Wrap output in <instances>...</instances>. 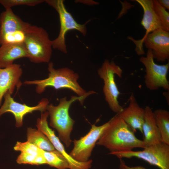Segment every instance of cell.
Returning a JSON list of instances; mask_svg holds the SVG:
<instances>
[{"label": "cell", "mask_w": 169, "mask_h": 169, "mask_svg": "<svg viewBox=\"0 0 169 169\" xmlns=\"http://www.w3.org/2000/svg\"><path fill=\"white\" fill-rule=\"evenodd\" d=\"M109 121L96 145L104 147L110 153L129 151L146 146L117 114Z\"/></svg>", "instance_id": "cell-1"}, {"label": "cell", "mask_w": 169, "mask_h": 169, "mask_svg": "<svg viewBox=\"0 0 169 169\" xmlns=\"http://www.w3.org/2000/svg\"><path fill=\"white\" fill-rule=\"evenodd\" d=\"M96 93L93 90L90 91L82 96H72L69 100L65 97L60 100L58 105L55 106L51 104L47 106L46 110L50 116V125L56 130L59 138L64 142L66 147L70 146L72 141L70 134L75 122L69 113L71 105L77 100L83 105L85 99L88 96Z\"/></svg>", "instance_id": "cell-2"}, {"label": "cell", "mask_w": 169, "mask_h": 169, "mask_svg": "<svg viewBox=\"0 0 169 169\" xmlns=\"http://www.w3.org/2000/svg\"><path fill=\"white\" fill-rule=\"evenodd\" d=\"M48 69L49 72L48 77L41 80H25L26 85H36L37 93L41 94L48 87H52L56 90L66 88L73 91L78 96H82L87 94L78 82L79 75L73 70L68 67L56 69L53 63L49 62Z\"/></svg>", "instance_id": "cell-3"}, {"label": "cell", "mask_w": 169, "mask_h": 169, "mask_svg": "<svg viewBox=\"0 0 169 169\" xmlns=\"http://www.w3.org/2000/svg\"><path fill=\"white\" fill-rule=\"evenodd\" d=\"M25 33L24 44L30 61L35 63H49L53 47L47 32L41 27L30 24Z\"/></svg>", "instance_id": "cell-4"}, {"label": "cell", "mask_w": 169, "mask_h": 169, "mask_svg": "<svg viewBox=\"0 0 169 169\" xmlns=\"http://www.w3.org/2000/svg\"><path fill=\"white\" fill-rule=\"evenodd\" d=\"M122 73L121 69L113 61L106 59L97 70L98 75L104 82L103 91L105 100L111 110L116 114L120 112L123 108L118 100L120 92L115 83V75L121 78Z\"/></svg>", "instance_id": "cell-5"}, {"label": "cell", "mask_w": 169, "mask_h": 169, "mask_svg": "<svg viewBox=\"0 0 169 169\" xmlns=\"http://www.w3.org/2000/svg\"><path fill=\"white\" fill-rule=\"evenodd\" d=\"M45 2L53 7L58 13L60 23V29L58 36L52 40V47L65 54L67 53L65 41V35L71 30H76L84 36L87 30L86 23H78L70 13L67 10L63 0H46Z\"/></svg>", "instance_id": "cell-6"}, {"label": "cell", "mask_w": 169, "mask_h": 169, "mask_svg": "<svg viewBox=\"0 0 169 169\" xmlns=\"http://www.w3.org/2000/svg\"><path fill=\"white\" fill-rule=\"evenodd\" d=\"M142 151L110 152L120 159L136 157L160 169H169V145L162 142L147 146Z\"/></svg>", "instance_id": "cell-7"}, {"label": "cell", "mask_w": 169, "mask_h": 169, "mask_svg": "<svg viewBox=\"0 0 169 169\" xmlns=\"http://www.w3.org/2000/svg\"><path fill=\"white\" fill-rule=\"evenodd\" d=\"M140 62L145 68V84L146 87L151 90L160 88L169 91V82L167 76L169 69V62L164 65L155 63L151 49H148L146 57L140 59Z\"/></svg>", "instance_id": "cell-8"}, {"label": "cell", "mask_w": 169, "mask_h": 169, "mask_svg": "<svg viewBox=\"0 0 169 169\" xmlns=\"http://www.w3.org/2000/svg\"><path fill=\"white\" fill-rule=\"evenodd\" d=\"M109 120L100 126L91 125L89 132L78 140L72 141L74 147L69 153L74 159L80 162L88 161L93 148L102 133L109 125Z\"/></svg>", "instance_id": "cell-9"}, {"label": "cell", "mask_w": 169, "mask_h": 169, "mask_svg": "<svg viewBox=\"0 0 169 169\" xmlns=\"http://www.w3.org/2000/svg\"><path fill=\"white\" fill-rule=\"evenodd\" d=\"M3 97L4 102L0 108V118L6 113H12L15 117V126L17 127H20L22 126L23 117L27 114L35 111H39L41 113L46 111L49 103L48 99L44 98L36 105L30 106L16 101L8 92L5 94Z\"/></svg>", "instance_id": "cell-10"}, {"label": "cell", "mask_w": 169, "mask_h": 169, "mask_svg": "<svg viewBox=\"0 0 169 169\" xmlns=\"http://www.w3.org/2000/svg\"><path fill=\"white\" fill-rule=\"evenodd\" d=\"M151 49L154 59L164 62L169 59V32L159 29L148 34L141 42Z\"/></svg>", "instance_id": "cell-11"}, {"label": "cell", "mask_w": 169, "mask_h": 169, "mask_svg": "<svg viewBox=\"0 0 169 169\" xmlns=\"http://www.w3.org/2000/svg\"><path fill=\"white\" fill-rule=\"evenodd\" d=\"M22 74L23 70L19 64H13L6 68H0V106L7 92L11 95L15 88L19 89L22 85L20 79Z\"/></svg>", "instance_id": "cell-12"}, {"label": "cell", "mask_w": 169, "mask_h": 169, "mask_svg": "<svg viewBox=\"0 0 169 169\" xmlns=\"http://www.w3.org/2000/svg\"><path fill=\"white\" fill-rule=\"evenodd\" d=\"M38 129L43 133L49 139L55 149L59 151L67 161L69 169H90L92 160H89L85 162H80L72 158L66 151L59 138L55 135L54 131L50 128L48 121L43 120L37 125Z\"/></svg>", "instance_id": "cell-13"}, {"label": "cell", "mask_w": 169, "mask_h": 169, "mask_svg": "<svg viewBox=\"0 0 169 169\" xmlns=\"http://www.w3.org/2000/svg\"><path fill=\"white\" fill-rule=\"evenodd\" d=\"M144 113V109L140 106L132 93L130 97L128 106L117 114L134 133L138 130L142 134Z\"/></svg>", "instance_id": "cell-14"}, {"label": "cell", "mask_w": 169, "mask_h": 169, "mask_svg": "<svg viewBox=\"0 0 169 169\" xmlns=\"http://www.w3.org/2000/svg\"><path fill=\"white\" fill-rule=\"evenodd\" d=\"M145 113L142 125V134L146 146H148L161 142L160 134L154 118L153 111L149 106L144 108Z\"/></svg>", "instance_id": "cell-15"}, {"label": "cell", "mask_w": 169, "mask_h": 169, "mask_svg": "<svg viewBox=\"0 0 169 169\" xmlns=\"http://www.w3.org/2000/svg\"><path fill=\"white\" fill-rule=\"evenodd\" d=\"M29 24L16 15L11 8L5 9L0 15V36L25 30Z\"/></svg>", "instance_id": "cell-16"}, {"label": "cell", "mask_w": 169, "mask_h": 169, "mask_svg": "<svg viewBox=\"0 0 169 169\" xmlns=\"http://www.w3.org/2000/svg\"><path fill=\"white\" fill-rule=\"evenodd\" d=\"M28 57L24 44H3L0 47V68H6L13 64L17 59Z\"/></svg>", "instance_id": "cell-17"}, {"label": "cell", "mask_w": 169, "mask_h": 169, "mask_svg": "<svg viewBox=\"0 0 169 169\" xmlns=\"http://www.w3.org/2000/svg\"><path fill=\"white\" fill-rule=\"evenodd\" d=\"M135 1L140 5L144 11L141 23L146 30L144 37L156 30L162 29L160 21L154 9L152 0H136Z\"/></svg>", "instance_id": "cell-18"}, {"label": "cell", "mask_w": 169, "mask_h": 169, "mask_svg": "<svg viewBox=\"0 0 169 169\" xmlns=\"http://www.w3.org/2000/svg\"><path fill=\"white\" fill-rule=\"evenodd\" d=\"M27 137V141L41 149L47 151L55 150L48 138L38 129L28 127Z\"/></svg>", "instance_id": "cell-19"}, {"label": "cell", "mask_w": 169, "mask_h": 169, "mask_svg": "<svg viewBox=\"0 0 169 169\" xmlns=\"http://www.w3.org/2000/svg\"><path fill=\"white\" fill-rule=\"evenodd\" d=\"M153 113L161 141L169 145V112L166 110L158 109Z\"/></svg>", "instance_id": "cell-20"}, {"label": "cell", "mask_w": 169, "mask_h": 169, "mask_svg": "<svg viewBox=\"0 0 169 169\" xmlns=\"http://www.w3.org/2000/svg\"><path fill=\"white\" fill-rule=\"evenodd\" d=\"M42 154L46 164L58 169H69V163L59 151L55 150L47 151L42 150Z\"/></svg>", "instance_id": "cell-21"}, {"label": "cell", "mask_w": 169, "mask_h": 169, "mask_svg": "<svg viewBox=\"0 0 169 169\" xmlns=\"http://www.w3.org/2000/svg\"><path fill=\"white\" fill-rule=\"evenodd\" d=\"M25 30H18L0 36V45L6 44H24L25 38Z\"/></svg>", "instance_id": "cell-22"}, {"label": "cell", "mask_w": 169, "mask_h": 169, "mask_svg": "<svg viewBox=\"0 0 169 169\" xmlns=\"http://www.w3.org/2000/svg\"><path fill=\"white\" fill-rule=\"evenodd\" d=\"M154 11L160 21L162 29L169 31V13L159 3L158 0H153Z\"/></svg>", "instance_id": "cell-23"}, {"label": "cell", "mask_w": 169, "mask_h": 169, "mask_svg": "<svg viewBox=\"0 0 169 169\" xmlns=\"http://www.w3.org/2000/svg\"><path fill=\"white\" fill-rule=\"evenodd\" d=\"M14 149L21 152L26 153L35 156L42 154V150L28 141L25 142L17 141L14 147Z\"/></svg>", "instance_id": "cell-24"}, {"label": "cell", "mask_w": 169, "mask_h": 169, "mask_svg": "<svg viewBox=\"0 0 169 169\" xmlns=\"http://www.w3.org/2000/svg\"><path fill=\"white\" fill-rule=\"evenodd\" d=\"M44 2V0H0V4L6 9L18 5L33 7Z\"/></svg>", "instance_id": "cell-25"}, {"label": "cell", "mask_w": 169, "mask_h": 169, "mask_svg": "<svg viewBox=\"0 0 169 169\" xmlns=\"http://www.w3.org/2000/svg\"><path fill=\"white\" fill-rule=\"evenodd\" d=\"M38 156L21 152L17 158L16 161L19 164H29L36 165V159Z\"/></svg>", "instance_id": "cell-26"}, {"label": "cell", "mask_w": 169, "mask_h": 169, "mask_svg": "<svg viewBox=\"0 0 169 169\" xmlns=\"http://www.w3.org/2000/svg\"><path fill=\"white\" fill-rule=\"evenodd\" d=\"M119 169H147L141 166H130L127 165L122 159H120Z\"/></svg>", "instance_id": "cell-27"}, {"label": "cell", "mask_w": 169, "mask_h": 169, "mask_svg": "<svg viewBox=\"0 0 169 169\" xmlns=\"http://www.w3.org/2000/svg\"><path fill=\"white\" fill-rule=\"evenodd\" d=\"M158 1L160 4L166 9L169 10V0H158Z\"/></svg>", "instance_id": "cell-28"}]
</instances>
